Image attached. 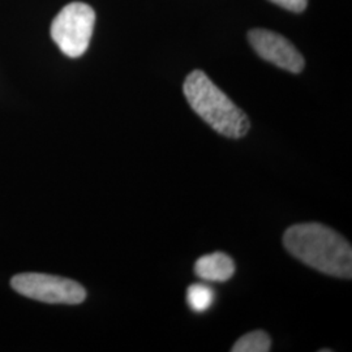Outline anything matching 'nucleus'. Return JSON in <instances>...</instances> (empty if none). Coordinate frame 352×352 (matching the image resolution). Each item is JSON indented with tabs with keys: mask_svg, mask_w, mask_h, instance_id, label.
I'll list each match as a JSON object with an SVG mask.
<instances>
[{
	"mask_svg": "<svg viewBox=\"0 0 352 352\" xmlns=\"http://www.w3.org/2000/svg\"><path fill=\"white\" fill-rule=\"evenodd\" d=\"M195 273L206 282H227L235 273V263L226 253L214 252L196 261Z\"/></svg>",
	"mask_w": 352,
	"mask_h": 352,
	"instance_id": "6",
	"label": "nucleus"
},
{
	"mask_svg": "<svg viewBox=\"0 0 352 352\" xmlns=\"http://www.w3.org/2000/svg\"><path fill=\"white\" fill-rule=\"evenodd\" d=\"M272 340L267 333L263 330H256L243 336L232 346V352H267L270 351Z\"/></svg>",
	"mask_w": 352,
	"mask_h": 352,
	"instance_id": "8",
	"label": "nucleus"
},
{
	"mask_svg": "<svg viewBox=\"0 0 352 352\" xmlns=\"http://www.w3.org/2000/svg\"><path fill=\"white\" fill-rule=\"evenodd\" d=\"M96 24L94 10L81 1L65 6L51 24V38L64 55L78 58L88 50Z\"/></svg>",
	"mask_w": 352,
	"mask_h": 352,
	"instance_id": "3",
	"label": "nucleus"
},
{
	"mask_svg": "<svg viewBox=\"0 0 352 352\" xmlns=\"http://www.w3.org/2000/svg\"><path fill=\"white\" fill-rule=\"evenodd\" d=\"M270 1L292 12H302L308 4V0H270Z\"/></svg>",
	"mask_w": 352,
	"mask_h": 352,
	"instance_id": "9",
	"label": "nucleus"
},
{
	"mask_svg": "<svg viewBox=\"0 0 352 352\" xmlns=\"http://www.w3.org/2000/svg\"><path fill=\"white\" fill-rule=\"evenodd\" d=\"M183 91L192 110L218 133L228 139H240L248 133V116L202 71L187 76Z\"/></svg>",
	"mask_w": 352,
	"mask_h": 352,
	"instance_id": "2",
	"label": "nucleus"
},
{
	"mask_svg": "<svg viewBox=\"0 0 352 352\" xmlns=\"http://www.w3.org/2000/svg\"><path fill=\"white\" fill-rule=\"evenodd\" d=\"M248 39L253 50L266 62L286 69L291 74H300L305 60L299 50L287 38L266 29H253L248 33Z\"/></svg>",
	"mask_w": 352,
	"mask_h": 352,
	"instance_id": "5",
	"label": "nucleus"
},
{
	"mask_svg": "<svg viewBox=\"0 0 352 352\" xmlns=\"http://www.w3.org/2000/svg\"><path fill=\"white\" fill-rule=\"evenodd\" d=\"M187 302L193 312L202 314L213 305L214 289L204 283L190 285L187 289Z\"/></svg>",
	"mask_w": 352,
	"mask_h": 352,
	"instance_id": "7",
	"label": "nucleus"
},
{
	"mask_svg": "<svg viewBox=\"0 0 352 352\" xmlns=\"http://www.w3.org/2000/svg\"><path fill=\"white\" fill-rule=\"evenodd\" d=\"M11 286L25 298L49 304L75 305L87 299V291L78 282L50 274H17L12 278Z\"/></svg>",
	"mask_w": 352,
	"mask_h": 352,
	"instance_id": "4",
	"label": "nucleus"
},
{
	"mask_svg": "<svg viewBox=\"0 0 352 352\" xmlns=\"http://www.w3.org/2000/svg\"><path fill=\"white\" fill-rule=\"evenodd\" d=\"M331 351V350H327V349H324V350H320V352H329Z\"/></svg>",
	"mask_w": 352,
	"mask_h": 352,
	"instance_id": "10",
	"label": "nucleus"
},
{
	"mask_svg": "<svg viewBox=\"0 0 352 352\" xmlns=\"http://www.w3.org/2000/svg\"><path fill=\"white\" fill-rule=\"evenodd\" d=\"M287 251L316 270L331 277L351 279V244L337 231L321 223H300L283 235Z\"/></svg>",
	"mask_w": 352,
	"mask_h": 352,
	"instance_id": "1",
	"label": "nucleus"
}]
</instances>
